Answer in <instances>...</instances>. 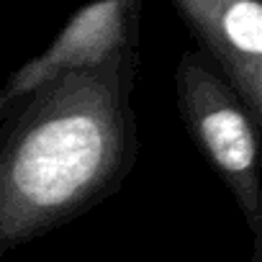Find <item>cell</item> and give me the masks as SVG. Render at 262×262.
<instances>
[{
	"instance_id": "1",
	"label": "cell",
	"mask_w": 262,
	"mask_h": 262,
	"mask_svg": "<svg viewBox=\"0 0 262 262\" xmlns=\"http://www.w3.org/2000/svg\"><path fill=\"white\" fill-rule=\"evenodd\" d=\"M139 52L67 72L0 121V259L118 193L139 162Z\"/></svg>"
},
{
	"instance_id": "2",
	"label": "cell",
	"mask_w": 262,
	"mask_h": 262,
	"mask_svg": "<svg viewBox=\"0 0 262 262\" xmlns=\"http://www.w3.org/2000/svg\"><path fill=\"white\" fill-rule=\"evenodd\" d=\"M175 100L195 149L231 193L252 236L262 239L259 121L198 49L183 52L175 67Z\"/></svg>"
},
{
	"instance_id": "3",
	"label": "cell",
	"mask_w": 262,
	"mask_h": 262,
	"mask_svg": "<svg viewBox=\"0 0 262 262\" xmlns=\"http://www.w3.org/2000/svg\"><path fill=\"white\" fill-rule=\"evenodd\" d=\"M144 0H93L70 16L54 41L0 85V121L36 88L80 70H93L108 59L139 52Z\"/></svg>"
},
{
	"instance_id": "4",
	"label": "cell",
	"mask_w": 262,
	"mask_h": 262,
	"mask_svg": "<svg viewBox=\"0 0 262 262\" xmlns=\"http://www.w3.org/2000/svg\"><path fill=\"white\" fill-rule=\"evenodd\" d=\"M198 52L262 121V3L259 0H170Z\"/></svg>"
},
{
	"instance_id": "5",
	"label": "cell",
	"mask_w": 262,
	"mask_h": 262,
	"mask_svg": "<svg viewBox=\"0 0 262 262\" xmlns=\"http://www.w3.org/2000/svg\"><path fill=\"white\" fill-rule=\"evenodd\" d=\"M247 262H262V239H254V244H252V254H249Z\"/></svg>"
}]
</instances>
